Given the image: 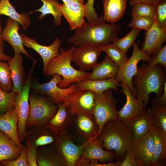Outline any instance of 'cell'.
Listing matches in <instances>:
<instances>
[{
    "mask_svg": "<svg viewBox=\"0 0 166 166\" xmlns=\"http://www.w3.org/2000/svg\"><path fill=\"white\" fill-rule=\"evenodd\" d=\"M160 64L166 70V45L162 47L155 54L150 56L148 61L147 66L152 67Z\"/></svg>",
    "mask_w": 166,
    "mask_h": 166,
    "instance_id": "obj_42",
    "label": "cell"
},
{
    "mask_svg": "<svg viewBox=\"0 0 166 166\" xmlns=\"http://www.w3.org/2000/svg\"><path fill=\"white\" fill-rule=\"evenodd\" d=\"M59 9L69 23L70 30L79 27L85 22V10L83 0H69L60 4Z\"/></svg>",
    "mask_w": 166,
    "mask_h": 166,
    "instance_id": "obj_14",
    "label": "cell"
},
{
    "mask_svg": "<svg viewBox=\"0 0 166 166\" xmlns=\"http://www.w3.org/2000/svg\"><path fill=\"white\" fill-rule=\"evenodd\" d=\"M101 51L106 53L118 67L123 66L128 58L126 53L113 44H109L100 47Z\"/></svg>",
    "mask_w": 166,
    "mask_h": 166,
    "instance_id": "obj_35",
    "label": "cell"
},
{
    "mask_svg": "<svg viewBox=\"0 0 166 166\" xmlns=\"http://www.w3.org/2000/svg\"><path fill=\"white\" fill-rule=\"evenodd\" d=\"M35 65L33 64L26 77L21 91L18 93L15 106L18 118V132L21 142L25 140L26 124L30 112L29 96L32 83V76Z\"/></svg>",
    "mask_w": 166,
    "mask_h": 166,
    "instance_id": "obj_9",
    "label": "cell"
},
{
    "mask_svg": "<svg viewBox=\"0 0 166 166\" xmlns=\"http://www.w3.org/2000/svg\"><path fill=\"white\" fill-rule=\"evenodd\" d=\"M1 15L8 16L17 21L24 31L26 30L31 24L29 14L25 12L21 14L18 12L9 0H0V17Z\"/></svg>",
    "mask_w": 166,
    "mask_h": 166,
    "instance_id": "obj_32",
    "label": "cell"
},
{
    "mask_svg": "<svg viewBox=\"0 0 166 166\" xmlns=\"http://www.w3.org/2000/svg\"><path fill=\"white\" fill-rule=\"evenodd\" d=\"M152 103L150 109L154 126L166 135V106Z\"/></svg>",
    "mask_w": 166,
    "mask_h": 166,
    "instance_id": "obj_34",
    "label": "cell"
},
{
    "mask_svg": "<svg viewBox=\"0 0 166 166\" xmlns=\"http://www.w3.org/2000/svg\"><path fill=\"white\" fill-rule=\"evenodd\" d=\"M76 84L79 90H89L97 94H101L109 89L117 91V87L120 86V84L114 78L104 80H85Z\"/></svg>",
    "mask_w": 166,
    "mask_h": 166,
    "instance_id": "obj_29",
    "label": "cell"
},
{
    "mask_svg": "<svg viewBox=\"0 0 166 166\" xmlns=\"http://www.w3.org/2000/svg\"><path fill=\"white\" fill-rule=\"evenodd\" d=\"M120 85L122 88L121 93L125 96L126 102L122 108L117 111L118 120L126 124L141 114L145 109L142 99L135 97L126 85L121 83Z\"/></svg>",
    "mask_w": 166,
    "mask_h": 166,
    "instance_id": "obj_11",
    "label": "cell"
},
{
    "mask_svg": "<svg viewBox=\"0 0 166 166\" xmlns=\"http://www.w3.org/2000/svg\"><path fill=\"white\" fill-rule=\"evenodd\" d=\"M18 93L7 92L0 89V110L5 113L15 108Z\"/></svg>",
    "mask_w": 166,
    "mask_h": 166,
    "instance_id": "obj_38",
    "label": "cell"
},
{
    "mask_svg": "<svg viewBox=\"0 0 166 166\" xmlns=\"http://www.w3.org/2000/svg\"><path fill=\"white\" fill-rule=\"evenodd\" d=\"M63 2V3L69 0H62Z\"/></svg>",
    "mask_w": 166,
    "mask_h": 166,
    "instance_id": "obj_51",
    "label": "cell"
},
{
    "mask_svg": "<svg viewBox=\"0 0 166 166\" xmlns=\"http://www.w3.org/2000/svg\"><path fill=\"white\" fill-rule=\"evenodd\" d=\"M150 130L154 143L152 166H165L166 158V135L154 125L151 126Z\"/></svg>",
    "mask_w": 166,
    "mask_h": 166,
    "instance_id": "obj_26",
    "label": "cell"
},
{
    "mask_svg": "<svg viewBox=\"0 0 166 166\" xmlns=\"http://www.w3.org/2000/svg\"><path fill=\"white\" fill-rule=\"evenodd\" d=\"M127 0H103V19L106 22L114 23L119 21L125 12Z\"/></svg>",
    "mask_w": 166,
    "mask_h": 166,
    "instance_id": "obj_28",
    "label": "cell"
},
{
    "mask_svg": "<svg viewBox=\"0 0 166 166\" xmlns=\"http://www.w3.org/2000/svg\"><path fill=\"white\" fill-rule=\"evenodd\" d=\"M144 40L140 46V49L148 56L156 53L163 47L166 40V30L160 28L155 22L151 28L145 31Z\"/></svg>",
    "mask_w": 166,
    "mask_h": 166,
    "instance_id": "obj_19",
    "label": "cell"
},
{
    "mask_svg": "<svg viewBox=\"0 0 166 166\" xmlns=\"http://www.w3.org/2000/svg\"><path fill=\"white\" fill-rule=\"evenodd\" d=\"M141 30L132 28L131 31L124 37L117 38L113 44L125 53L135 43L136 37Z\"/></svg>",
    "mask_w": 166,
    "mask_h": 166,
    "instance_id": "obj_36",
    "label": "cell"
},
{
    "mask_svg": "<svg viewBox=\"0 0 166 166\" xmlns=\"http://www.w3.org/2000/svg\"><path fill=\"white\" fill-rule=\"evenodd\" d=\"M20 29V25L17 21L9 18L6 26L2 30V38L12 46L15 53L23 54L30 59L33 60V58L24 48L22 39L19 33Z\"/></svg>",
    "mask_w": 166,
    "mask_h": 166,
    "instance_id": "obj_21",
    "label": "cell"
},
{
    "mask_svg": "<svg viewBox=\"0 0 166 166\" xmlns=\"http://www.w3.org/2000/svg\"><path fill=\"white\" fill-rule=\"evenodd\" d=\"M120 166H141L132 151H127Z\"/></svg>",
    "mask_w": 166,
    "mask_h": 166,
    "instance_id": "obj_46",
    "label": "cell"
},
{
    "mask_svg": "<svg viewBox=\"0 0 166 166\" xmlns=\"http://www.w3.org/2000/svg\"><path fill=\"white\" fill-rule=\"evenodd\" d=\"M126 124L134 141L139 139L149 132L151 126L154 125L150 109H146L141 114L130 120Z\"/></svg>",
    "mask_w": 166,
    "mask_h": 166,
    "instance_id": "obj_23",
    "label": "cell"
},
{
    "mask_svg": "<svg viewBox=\"0 0 166 166\" xmlns=\"http://www.w3.org/2000/svg\"><path fill=\"white\" fill-rule=\"evenodd\" d=\"M98 138L105 150L114 151L116 159L118 160H122L134 141L126 124L118 120L106 122Z\"/></svg>",
    "mask_w": 166,
    "mask_h": 166,
    "instance_id": "obj_3",
    "label": "cell"
},
{
    "mask_svg": "<svg viewBox=\"0 0 166 166\" xmlns=\"http://www.w3.org/2000/svg\"><path fill=\"white\" fill-rule=\"evenodd\" d=\"M43 3V5L39 9L34 11L30 12L29 14L35 12L41 13L38 17L39 19H42L48 14L53 15L54 21V25L57 27L61 24L62 14L59 9L60 4L57 0H40Z\"/></svg>",
    "mask_w": 166,
    "mask_h": 166,
    "instance_id": "obj_33",
    "label": "cell"
},
{
    "mask_svg": "<svg viewBox=\"0 0 166 166\" xmlns=\"http://www.w3.org/2000/svg\"><path fill=\"white\" fill-rule=\"evenodd\" d=\"M20 34L24 47L33 49L41 56L43 62V69L51 60L60 55L59 49L61 40L59 38H55L50 45L44 46L39 44L35 39L28 37L24 33Z\"/></svg>",
    "mask_w": 166,
    "mask_h": 166,
    "instance_id": "obj_17",
    "label": "cell"
},
{
    "mask_svg": "<svg viewBox=\"0 0 166 166\" xmlns=\"http://www.w3.org/2000/svg\"><path fill=\"white\" fill-rule=\"evenodd\" d=\"M121 26L120 24L106 23L101 15L93 22H85L75 29L74 34L67 41L75 46L89 44L101 47L117 38Z\"/></svg>",
    "mask_w": 166,
    "mask_h": 166,
    "instance_id": "obj_1",
    "label": "cell"
},
{
    "mask_svg": "<svg viewBox=\"0 0 166 166\" xmlns=\"http://www.w3.org/2000/svg\"><path fill=\"white\" fill-rule=\"evenodd\" d=\"M154 21L160 28L166 30V0H159L155 6Z\"/></svg>",
    "mask_w": 166,
    "mask_h": 166,
    "instance_id": "obj_40",
    "label": "cell"
},
{
    "mask_svg": "<svg viewBox=\"0 0 166 166\" xmlns=\"http://www.w3.org/2000/svg\"><path fill=\"white\" fill-rule=\"evenodd\" d=\"M30 112L26 129L36 124H47L55 115L58 106L41 97L29 95Z\"/></svg>",
    "mask_w": 166,
    "mask_h": 166,
    "instance_id": "obj_7",
    "label": "cell"
},
{
    "mask_svg": "<svg viewBox=\"0 0 166 166\" xmlns=\"http://www.w3.org/2000/svg\"><path fill=\"white\" fill-rule=\"evenodd\" d=\"M53 147L64 159L67 166H75L83 152L85 144L77 145L69 131L59 136Z\"/></svg>",
    "mask_w": 166,
    "mask_h": 166,
    "instance_id": "obj_10",
    "label": "cell"
},
{
    "mask_svg": "<svg viewBox=\"0 0 166 166\" xmlns=\"http://www.w3.org/2000/svg\"><path fill=\"white\" fill-rule=\"evenodd\" d=\"M2 31V26L0 20V61H7L10 60L12 57L6 55L4 53V40L1 37Z\"/></svg>",
    "mask_w": 166,
    "mask_h": 166,
    "instance_id": "obj_47",
    "label": "cell"
},
{
    "mask_svg": "<svg viewBox=\"0 0 166 166\" xmlns=\"http://www.w3.org/2000/svg\"><path fill=\"white\" fill-rule=\"evenodd\" d=\"M52 76L49 82L41 83L35 81L32 83L31 87L35 92L47 96L49 100L55 104H65L70 95L77 90L76 84H72L66 88H60L57 85L62 79L61 76L57 74Z\"/></svg>",
    "mask_w": 166,
    "mask_h": 166,
    "instance_id": "obj_6",
    "label": "cell"
},
{
    "mask_svg": "<svg viewBox=\"0 0 166 166\" xmlns=\"http://www.w3.org/2000/svg\"><path fill=\"white\" fill-rule=\"evenodd\" d=\"M129 4L131 6L140 3H146L156 6L159 0H129Z\"/></svg>",
    "mask_w": 166,
    "mask_h": 166,
    "instance_id": "obj_50",
    "label": "cell"
},
{
    "mask_svg": "<svg viewBox=\"0 0 166 166\" xmlns=\"http://www.w3.org/2000/svg\"><path fill=\"white\" fill-rule=\"evenodd\" d=\"M95 93L89 90H77L72 94L64 104L73 113H82L93 115Z\"/></svg>",
    "mask_w": 166,
    "mask_h": 166,
    "instance_id": "obj_12",
    "label": "cell"
},
{
    "mask_svg": "<svg viewBox=\"0 0 166 166\" xmlns=\"http://www.w3.org/2000/svg\"><path fill=\"white\" fill-rule=\"evenodd\" d=\"M26 144V160L29 166H37L38 148L28 143Z\"/></svg>",
    "mask_w": 166,
    "mask_h": 166,
    "instance_id": "obj_44",
    "label": "cell"
},
{
    "mask_svg": "<svg viewBox=\"0 0 166 166\" xmlns=\"http://www.w3.org/2000/svg\"><path fill=\"white\" fill-rule=\"evenodd\" d=\"M164 69L160 64L149 67L144 61L138 67L132 83L135 91V97L142 100L144 109L149 103L151 93H155L157 97L163 93L164 84L166 81Z\"/></svg>",
    "mask_w": 166,
    "mask_h": 166,
    "instance_id": "obj_2",
    "label": "cell"
},
{
    "mask_svg": "<svg viewBox=\"0 0 166 166\" xmlns=\"http://www.w3.org/2000/svg\"><path fill=\"white\" fill-rule=\"evenodd\" d=\"M102 51L100 47L89 44L81 45L76 48L72 54V61L78 67L79 70L85 71L92 69L97 63Z\"/></svg>",
    "mask_w": 166,
    "mask_h": 166,
    "instance_id": "obj_13",
    "label": "cell"
},
{
    "mask_svg": "<svg viewBox=\"0 0 166 166\" xmlns=\"http://www.w3.org/2000/svg\"><path fill=\"white\" fill-rule=\"evenodd\" d=\"M117 102L112 89H108L100 94L95 93L93 115L99 127L98 137L106 122L112 120H118L116 108Z\"/></svg>",
    "mask_w": 166,
    "mask_h": 166,
    "instance_id": "obj_5",
    "label": "cell"
},
{
    "mask_svg": "<svg viewBox=\"0 0 166 166\" xmlns=\"http://www.w3.org/2000/svg\"><path fill=\"white\" fill-rule=\"evenodd\" d=\"M118 67L107 55L102 61L97 63L92 69L93 72L85 80H104L115 78Z\"/></svg>",
    "mask_w": 166,
    "mask_h": 166,
    "instance_id": "obj_27",
    "label": "cell"
},
{
    "mask_svg": "<svg viewBox=\"0 0 166 166\" xmlns=\"http://www.w3.org/2000/svg\"><path fill=\"white\" fill-rule=\"evenodd\" d=\"M75 48L74 46L67 50L60 48V55L51 60L43 69V74L46 76L57 74L62 77L57 85L60 88H66L72 84L85 80L90 74L77 70L71 65L72 54Z\"/></svg>",
    "mask_w": 166,
    "mask_h": 166,
    "instance_id": "obj_4",
    "label": "cell"
},
{
    "mask_svg": "<svg viewBox=\"0 0 166 166\" xmlns=\"http://www.w3.org/2000/svg\"><path fill=\"white\" fill-rule=\"evenodd\" d=\"M132 17H144L155 19V6L146 3H140L132 6Z\"/></svg>",
    "mask_w": 166,
    "mask_h": 166,
    "instance_id": "obj_39",
    "label": "cell"
},
{
    "mask_svg": "<svg viewBox=\"0 0 166 166\" xmlns=\"http://www.w3.org/2000/svg\"><path fill=\"white\" fill-rule=\"evenodd\" d=\"M154 149V140L150 131L134 141L131 149L141 166H152Z\"/></svg>",
    "mask_w": 166,
    "mask_h": 166,
    "instance_id": "obj_18",
    "label": "cell"
},
{
    "mask_svg": "<svg viewBox=\"0 0 166 166\" xmlns=\"http://www.w3.org/2000/svg\"><path fill=\"white\" fill-rule=\"evenodd\" d=\"M140 42V41L138 40L137 43L134 44L131 56L127 59L123 66L119 67L114 78L117 82L123 83L128 87L135 97L136 93L132 80L137 73V64L140 61L148 62L150 57V56H148L139 48Z\"/></svg>",
    "mask_w": 166,
    "mask_h": 166,
    "instance_id": "obj_8",
    "label": "cell"
},
{
    "mask_svg": "<svg viewBox=\"0 0 166 166\" xmlns=\"http://www.w3.org/2000/svg\"><path fill=\"white\" fill-rule=\"evenodd\" d=\"M122 160H117L116 162L111 161L104 163H100L96 161H89V166H120Z\"/></svg>",
    "mask_w": 166,
    "mask_h": 166,
    "instance_id": "obj_49",
    "label": "cell"
},
{
    "mask_svg": "<svg viewBox=\"0 0 166 166\" xmlns=\"http://www.w3.org/2000/svg\"><path fill=\"white\" fill-rule=\"evenodd\" d=\"M18 118L15 108L0 115V130L8 135L13 141L21 147L23 145L18 132Z\"/></svg>",
    "mask_w": 166,
    "mask_h": 166,
    "instance_id": "obj_25",
    "label": "cell"
},
{
    "mask_svg": "<svg viewBox=\"0 0 166 166\" xmlns=\"http://www.w3.org/2000/svg\"><path fill=\"white\" fill-rule=\"evenodd\" d=\"M58 109L55 115L47 123L49 126L59 136L69 131L72 128L77 114L72 113L65 106L57 105Z\"/></svg>",
    "mask_w": 166,
    "mask_h": 166,
    "instance_id": "obj_22",
    "label": "cell"
},
{
    "mask_svg": "<svg viewBox=\"0 0 166 166\" xmlns=\"http://www.w3.org/2000/svg\"><path fill=\"white\" fill-rule=\"evenodd\" d=\"M3 113H3L2 111H1V110H0V115H1Z\"/></svg>",
    "mask_w": 166,
    "mask_h": 166,
    "instance_id": "obj_52",
    "label": "cell"
},
{
    "mask_svg": "<svg viewBox=\"0 0 166 166\" xmlns=\"http://www.w3.org/2000/svg\"><path fill=\"white\" fill-rule=\"evenodd\" d=\"M152 103L166 106V81L165 82L163 88V93L160 96L157 98L150 99Z\"/></svg>",
    "mask_w": 166,
    "mask_h": 166,
    "instance_id": "obj_48",
    "label": "cell"
},
{
    "mask_svg": "<svg viewBox=\"0 0 166 166\" xmlns=\"http://www.w3.org/2000/svg\"><path fill=\"white\" fill-rule=\"evenodd\" d=\"M23 57L20 53H15L14 57L8 61L13 85L12 91L18 93L22 89L26 80L23 65Z\"/></svg>",
    "mask_w": 166,
    "mask_h": 166,
    "instance_id": "obj_24",
    "label": "cell"
},
{
    "mask_svg": "<svg viewBox=\"0 0 166 166\" xmlns=\"http://www.w3.org/2000/svg\"><path fill=\"white\" fill-rule=\"evenodd\" d=\"M84 143V150L81 157L100 163L113 161L116 159L114 152L104 149L102 142L98 137Z\"/></svg>",
    "mask_w": 166,
    "mask_h": 166,
    "instance_id": "obj_20",
    "label": "cell"
},
{
    "mask_svg": "<svg viewBox=\"0 0 166 166\" xmlns=\"http://www.w3.org/2000/svg\"><path fill=\"white\" fill-rule=\"evenodd\" d=\"M13 85L8 63L0 61V89L7 92L12 91Z\"/></svg>",
    "mask_w": 166,
    "mask_h": 166,
    "instance_id": "obj_37",
    "label": "cell"
},
{
    "mask_svg": "<svg viewBox=\"0 0 166 166\" xmlns=\"http://www.w3.org/2000/svg\"><path fill=\"white\" fill-rule=\"evenodd\" d=\"M94 0H88L85 4V17L89 22L95 21L97 20L98 18L93 6Z\"/></svg>",
    "mask_w": 166,
    "mask_h": 166,
    "instance_id": "obj_45",
    "label": "cell"
},
{
    "mask_svg": "<svg viewBox=\"0 0 166 166\" xmlns=\"http://www.w3.org/2000/svg\"><path fill=\"white\" fill-rule=\"evenodd\" d=\"M72 127L75 133L84 143L98 137L99 127L93 115L82 113H77Z\"/></svg>",
    "mask_w": 166,
    "mask_h": 166,
    "instance_id": "obj_16",
    "label": "cell"
},
{
    "mask_svg": "<svg viewBox=\"0 0 166 166\" xmlns=\"http://www.w3.org/2000/svg\"><path fill=\"white\" fill-rule=\"evenodd\" d=\"M1 162L5 166H28L26 160V146H24L20 154L16 159L3 160Z\"/></svg>",
    "mask_w": 166,
    "mask_h": 166,
    "instance_id": "obj_43",
    "label": "cell"
},
{
    "mask_svg": "<svg viewBox=\"0 0 166 166\" xmlns=\"http://www.w3.org/2000/svg\"><path fill=\"white\" fill-rule=\"evenodd\" d=\"M37 162L39 166H67L64 158L53 147L46 145L38 149Z\"/></svg>",
    "mask_w": 166,
    "mask_h": 166,
    "instance_id": "obj_30",
    "label": "cell"
},
{
    "mask_svg": "<svg viewBox=\"0 0 166 166\" xmlns=\"http://www.w3.org/2000/svg\"><path fill=\"white\" fill-rule=\"evenodd\" d=\"M23 146L16 144L8 135L0 130V162L17 158L20 154Z\"/></svg>",
    "mask_w": 166,
    "mask_h": 166,
    "instance_id": "obj_31",
    "label": "cell"
},
{
    "mask_svg": "<svg viewBox=\"0 0 166 166\" xmlns=\"http://www.w3.org/2000/svg\"><path fill=\"white\" fill-rule=\"evenodd\" d=\"M29 128L25 135L26 143L38 148L52 144L58 136L47 123L34 125Z\"/></svg>",
    "mask_w": 166,
    "mask_h": 166,
    "instance_id": "obj_15",
    "label": "cell"
},
{
    "mask_svg": "<svg viewBox=\"0 0 166 166\" xmlns=\"http://www.w3.org/2000/svg\"><path fill=\"white\" fill-rule=\"evenodd\" d=\"M128 26L132 28L143 30L145 31L149 30L155 22L154 19L148 17H133Z\"/></svg>",
    "mask_w": 166,
    "mask_h": 166,
    "instance_id": "obj_41",
    "label": "cell"
}]
</instances>
